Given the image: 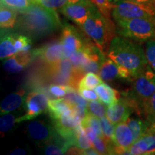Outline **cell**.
Here are the masks:
<instances>
[{"label":"cell","instance_id":"1","mask_svg":"<svg viewBox=\"0 0 155 155\" xmlns=\"http://www.w3.org/2000/svg\"><path fill=\"white\" fill-rule=\"evenodd\" d=\"M18 13L16 30L34 40L50 35L62 26L56 11L38 3H32L26 10Z\"/></svg>","mask_w":155,"mask_h":155},{"label":"cell","instance_id":"32","mask_svg":"<svg viewBox=\"0 0 155 155\" xmlns=\"http://www.w3.org/2000/svg\"><path fill=\"white\" fill-rule=\"evenodd\" d=\"M68 0H38L37 3L42 5L45 8L57 11L61 10L66 4Z\"/></svg>","mask_w":155,"mask_h":155},{"label":"cell","instance_id":"24","mask_svg":"<svg viewBox=\"0 0 155 155\" xmlns=\"http://www.w3.org/2000/svg\"><path fill=\"white\" fill-rule=\"evenodd\" d=\"M86 108L87 113L96 116L98 119L104 117L106 115V111H107L106 104L102 102L101 101H89L87 103Z\"/></svg>","mask_w":155,"mask_h":155},{"label":"cell","instance_id":"41","mask_svg":"<svg viewBox=\"0 0 155 155\" xmlns=\"http://www.w3.org/2000/svg\"><path fill=\"white\" fill-rule=\"evenodd\" d=\"M119 1V0H109V2L111 3H114V2H116Z\"/></svg>","mask_w":155,"mask_h":155},{"label":"cell","instance_id":"28","mask_svg":"<svg viewBox=\"0 0 155 155\" xmlns=\"http://www.w3.org/2000/svg\"><path fill=\"white\" fill-rule=\"evenodd\" d=\"M32 2L30 0H1V5L20 12L29 8Z\"/></svg>","mask_w":155,"mask_h":155},{"label":"cell","instance_id":"11","mask_svg":"<svg viewBox=\"0 0 155 155\" xmlns=\"http://www.w3.org/2000/svg\"><path fill=\"white\" fill-rule=\"evenodd\" d=\"M97 8L92 0H86L75 3L68 2L60 11L80 27Z\"/></svg>","mask_w":155,"mask_h":155},{"label":"cell","instance_id":"27","mask_svg":"<svg viewBox=\"0 0 155 155\" xmlns=\"http://www.w3.org/2000/svg\"><path fill=\"white\" fill-rule=\"evenodd\" d=\"M81 124L82 126V127H91L98 137L104 138L101 130V127L100 120L96 116H93L86 112V115L82 119Z\"/></svg>","mask_w":155,"mask_h":155},{"label":"cell","instance_id":"9","mask_svg":"<svg viewBox=\"0 0 155 155\" xmlns=\"http://www.w3.org/2000/svg\"><path fill=\"white\" fill-rule=\"evenodd\" d=\"M48 96L42 92L32 91L27 95L25 101V114L19 116L17 122L29 121L35 119L40 114L47 112L48 106Z\"/></svg>","mask_w":155,"mask_h":155},{"label":"cell","instance_id":"7","mask_svg":"<svg viewBox=\"0 0 155 155\" xmlns=\"http://www.w3.org/2000/svg\"><path fill=\"white\" fill-rule=\"evenodd\" d=\"M60 40L63 44L66 58H70L75 52L83 50L90 42L88 39L83 36L82 32L68 23H65L62 27Z\"/></svg>","mask_w":155,"mask_h":155},{"label":"cell","instance_id":"16","mask_svg":"<svg viewBox=\"0 0 155 155\" xmlns=\"http://www.w3.org/2000/svg\"><path fill=\"white\" fill-rule=\"evenodd\" d=\"M33 57L35 55L32 51L25 50L19 52L6 59L3 63V67L8 73L21 72L30 63Z\"/></svg>","mask_w":155,"mask_h":155},{"label":"cell","instance_id":"8","mask_svg":"<svg viewBox=\"0 0 155 155\" xmlns=\"http://www.w3.org/2000/svg\"><path fill=\"white\" fill-rule=\"evenodd\" d=\"M27 130L31 139L38 144H48L58 134L54 122L47 118L32 120Z\"/></svg>","mask_w":155,"mask_h":155},{"label":"cell","instance_id":"3","mask_svg":"<svg viewBox=\"0 0 155 155\" xmlns=\"http://www.w3.org/2000/svg\"><path fill=\"white\" fill-rule=\"evenodd\" d=\"M80 28L92 39L104 54H107L110 43L115 36L116 28L111 19L104 16L97 8Z\"/></svg>","mask_w":155,"mask_h":155},{"label":"cell","instance_id":"25","mask_svg":"<svg viewBox=\"0 0 155 155\" xmlns=\"http://www.w3.org/2000/svg\"><path fill=\"white\" fill-rule=\"evenodd\" d=\"M102 83L101 78H99L96 73L90 72L86 73L79 81L78 88L95 89L96 86Z\"/></svg>","mask_w":155,"mask_h":155},{"label":"cell","instance_id":"29","mask_svg":"<svg viewBox=\"0 0 155 155\" xmlns=\"http://www.w3.org/2000/svg\"><path fill=\"white\" fill-rule=\"evenodd\" d=\"M76 146L81 148V150H85L88 149L92 148L93 146L92 141L89 139V137L87 135L86 131L83 129L82 126L81 124V127L78 131L76 135V141H75Z\"/></svg>","mask_w":155,"mask_h":155},{"label":"cell","instance_id":"4","mask_svg":"<svg viewBox=\"0 0 155 155\" xmlns=\"http://www.w3.org/2000/svg\"><path fill=\"white\" fill-rule=\"evenodd\" d=\"M116 32L137 42L155 40V24L152 18H136L116 22Z\"/></svg>","mask_w":155,"mask_h":155},{"label":"cell","instance_id":"31","mask_svg":"<svg viewBox=\"0 0 155 155\" xmlns=\"http://www.w3.org/2000/svg\"><path fill=\"white\" fill-rule=\"evenodd\" d=\"M49 91L54 96L57 98H62L69 93L75 91V89L72 86L68 85L51 84L49 87Z\"/></svg>","mask_w":155,"mask_h":155},{"label":"cell","instance_id":"6","mask_svg":"<svg viewBox=\"0 0 155 155\" xmlns=\"http://www.w3.org/2000/svg\"><path fill=\"white\" fill-rule=\"evenodd\" d=\"M111 15L116 22L136 18H152L155 12L130 0H119L112 3Z\"/></svg>","mask_w":155,"mask_h":155},{"label":"cell","instance_id":"21","mask_svg":"<svg viewBox=\"0 0 155 155\" xmlns=\"http://www.w3.org/2000/svg\"><path fill=\"white\" fill-rule=\"evenodd\" d=\"M126 122L132 131L135 141L141 138L144 134L147 133L149 129V125L147 122L139 117L130 116Z\"/></svg>","mask_w":155,"mask_h":155},{"label":"cell","instance_id":"37","mask_svg":"<svg viewBox=\"0 0 155 155\" xmlns=\"http://www.w3.org/2000/svg\"><path fill=\"white\" fill-rule=\"evenodd\" d=\"M28 154L27 150H24V149H20V148H17L15 150H12L9 153V154L12 155H25Z\"/></svg>","mask_w":155,"mask_h":155},{"label":"cell","instance_id":"17","mask_svg":"<svg viewBox=\"0 0 155 155\" xmlns=\"http://www.w3.org/2000/svg\"><path fill=\"white\" fill-rule=\"evenodd\" d=\"M26 91L21 88L17 91L9 94L2 100L0 106L1 114L11 113L21 106H24L26 98Z\"/></svg>","mask_w":155,"mask_h":155},{"label":"cell","instance_id":"19","mask_svg":"<svg viewBox=\"0 0 155 155\" xmlns=\"http://www.w3.org/2000/svg\"><path fill=\"white\" fill-rule=\"evenodd\" d=\"M74 106V104L65 98L49 99L47 112L53 121H55L60 119L65 112L71 109Z\"/></svg>","mask_w":155,"mask_h":155},{"label":"cell","instance_id":"2","mask_svg":"<svg viewBox=\"0 0 155 155\" xmlns=\"http://www.w3.org/2000/svg\"><path fill=\"white\" fill-rule=\"evenodd\" d=\"M107 55L116 64L129 69L133 78L149 64L141 45L121 35L112 39Z\"/></svg>","mask_w":155,"mask_h":155},{"label":"cell","instance_id":"13","mask_svg":"<svg viewBox=\"0 0 155 155\" xmlns=\"http://www.w3.org/2000/svg\"><path fill=\"white\" fill-rule=\"evenodd\" d=\"M98 74L102 80L108 82L115 80L131 81L133 79V75L129 69L119 65L109 58H106L103 62Z\"/></svg>","mask_w":155,"mask_h":155},{"label":"cell","instance_id":"34","mask_svg":"<svg viewBox=\"0 0 155 155\" xmlns=\"http://www.w3.org/2000/svg\"><path fill=\"white\" fill-rule=\"evenodd\" d=\"M93 2L104 16L111 19L112 3L110 2L109 0H93Z\"/></svg>","mask_w":155,"mask_h":155},{"label":"cell","instance_id":"14","mask_svg":"<svg viewBox=\"0 0 155 155\" xmlns=\"http://www.w3.org/2000/svg\"><path fill=\"white\" fill-rule=\"evenodd\" d=\"M35 57H39L50 66L55 65L65 59V52L61 40L50 42L32 51Z\"/></svg>","mask_w":155,"mask_h":155},{"label":"cell","instance_id":"40","mask_svg":"<svg viewBox=\"0 0 155 155\" xmlns=\"http://www.w3.org/2000/svg\"><path fill=\"white\" fill-rule=\"evenodd\" d=\"M82 1H86V0H68V2L75 3V2H82Z\"/></svg>","mask_w":155,"mask_h":155},{"label":"cell","instance_id":"26","mask_svg":"<svg viewBox=\"0 0 155 155\" xmlns=\"http://www.w3.org/2000/svg\"><path fill=\"white\" fill-rule=\"evenodd\" d=\"M141 114L144 116L147 123L155 117V93L141 106Z\"/></svg>","mask_w":155,"mask_h":155},{"label":"cell","instance_id":"36","mask_svg":"<svg viewBox=\"0 0 155 155\" xmlns=\"http://www.w3.org/2000/svg\"><path fill=\"white\" fill-rule=\"evenodd\" d=\"M155 12V0H130Z\"/></svg>","mask_w":155,"mask_h":155},{"label":"cell","instance_id":"23","mask_svg":"<svg viewBox=\"0 0 155 155\" xmlns=\"http://www.w3.org/2000/svg\"><path fill=\"white\" fill-rule=\"evenodd\" d=\"M19 116L10 113L2 115L0 119V131L2 134L8 133L15 129V125L19 124L17 122Z\"/></svg>","mask_w":155,"mask_h":155},{"label":"cell","instance_id":"39","mask_svg":"<svg viewBox=\"0 0 155 155\" xmlns=\"http://www.w3.org/2000/svg\"><path fill=\"white\" fill-rule=\"evenodd\" d=\"M147 124H148L150 129L155 130V117L152 120H151L150 121H149Z\"/></svg>","mask_w":155,"mask_h":155},{"label":"cell","instance_id":"22","mask_svg":"<svg viewBox=\"0 0 155 155\" xmlns=\"http://www.w3.org/2000/svg\"><path fill=\"white\" fill-rule=\"evenodd\" d=\"M18 12L1 5L0 9V26L2 29L13 28L16 25Z\"/></svg>","mask_w":155,"mask_h":155},{"label":"cell","instance_id":"18","mask_svg":"<svg viewBox=\"0 0 155 155\" xmlns=\"http://www.w3.org/2000/svg\"><path fill=\"white\" fill-rule=\"evenodd\" d=\"M18 32H9L2 30L0 42V58L2 61L19 53L16 42Z\"/></svg>","mask_w":155,"mask_h":155},{"label":"cell","instance_id":"33","mask_svg":"<svg viewBox=\"0 0 155 155\" xmlns=\"http://www.w3.org/2000/svg\"><path fill=\"white\" fill-rule=\"evenodd\" d=\"M145 54L149 65L155 71V40L147 42Z\"/></svg>","mask_w":155,"mask_h":155},{"label":"cell","instance_id":"43","mask_svg":"<svg viewBox=\"0 0 155 155\" xmlns=\"http://www.w3.org/2000/svg\"><path fill=\"white\" fill-rule=\"evenodd\" d=\"M152 19H153V21H154V24H155V15L152 17Z\"/></svg>","mask_w":155,"mask_h":155},{"label":"cell","instance_id":"12","mask_svg":"<svg viewBox=\"0 0 155 155\" xmlns=\"http://www.w3.org/2000/svg\"><path fill=\"white\" fill-rule=\"evenodd\" d=\"M112 141L115 145V154H130L129 148L135 140L127 122H121L115 125Z\"/></svg>","mask_w":155,"mask_h":155},{"label":"cell","instance_id":"42","mask_svg":"<svg viewBox=\"0 0 155 155\" xmlns=\"http://www.w3.org/2000/svg\"><path fill=\"white\" fill-rule=\"evenodd\" d=\"M31 2H32V3H37V1H38V0H30Z\"/></svg>","mask_w":155,"mask_h":155},{"label":"cell","instance_id":"30","mask_svg":"<svg viewBox=\"0 0 155 155\" xmlns=\"http://www.w3.org/2000/svg\"><path fill=\"white\" fill-rule=\"evenodd\" d=\"M100 124L101 127V130L104 134V139L107 141H113V137L114 134V129H115V125L113 124L107 117L104 116L99 119Z\"/></svg>","mask_w":155,"mask_h":155},{"label":"cell","instance_id":"5","mask_svg":"<svg viewBox=\"0 0 155 155\" xmlns=\"http://www.w3.org/2000/svg\"><path fill=\"white\" fill-rule=\"evenodd\" d=\"M131 82V91L124 96L137 104L141 114V106L155 93V71L148 64L133 78Z\"/></svg>","mask_w":155,"mask_h":155},{"label":"cell","instance_id":"10","mask_svg":"<svg viewBox=\"0 0 155 155\" xmlns=\"http://www.w3.org/2000/svg\"><path fill=\"white\" fill-rule=\"evenodd\" d=\"M134 111L139 114L137 104L132 99L124 96L108 106L106 111V117L113 124L116 125L127 121Z\"/></svg>","mask_w":155,"mask_h":155},{"label":"cell","instance_id":"15","mask_svg":"<svg viewBox=\"0 0 155 155\" xmlns=\"http://www.w3.org/2000/svg\"><path fill=\"white\" fill-rule=\"evenodd\" d=\"M131 155L155 154V130L149 128L148 131L129 148Z\"/></svg>","mask_w":155,"mask_h":155},{"label":"cell","instance_id":"38","mask_svg":"<svg viewBox=\"0 0 155 155\" xmlns=\"http://www.w3.org/2000/svg\"><path fill=\"white\" fill-rule=\"evenodd\" d=\"M83 154H85V155H92V154L93 155H98L100 154L98 153V151H97L96 149L94 148V147H92V148L88 149V150H83Z\"/></svg>","mask_w":155,"mask_h":155},{"label":"cell","instance_id":"20","mask_svg":"<svg viewBox=\"0 0 155 155\" xmlns=\"http://www.w3.org/2000/svg\"><path fill=\"white\" fill-rule=\"evenodd\" d=\"M94 90L98 95L99 100L107 106L111 105L120 98L119 92L106 83H101L96 87Z\"/></svg>","mask_w":155,"mask_h":155},{"label":"cell","instance_id":"35","mask_svg":"<svg viewBox=\"0 0 155 155\" xmlns=\"http://www.w3.org/2000/svg\"><path fill=\"white\" fill-rule=\"evenodd\" d=\"M78 93L86 101H94V100H98V95L96 92L93 91L92 89L88 88H78Z\"/></svg>","mask_w":155,"mask_h":155}]
</instances>
